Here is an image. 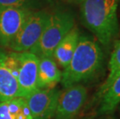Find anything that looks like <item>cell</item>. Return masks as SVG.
Wrapping results in <instances>:
<instances>
[{"label":"cell","mask_w":120,"mask_h":119,"mask_svg":"<svg viewBox=\"0 0 120 119\" xmlns=\"http://www.w3.org/2000/svg\"><path fill=\"white\" fill-rule=\"evenodd\" d=\"M19 68L17 80L21 97H26L37 90L40 58L29 51L16 52Z\"/></svg>","instance_id":"obj_6"},{"label":"cell","mask_w":120,"mask_h":119,"mask_svg":"<svg viewBox=\"0 0 120 119\" xmlns=\"http://www.w3.org/2000/svg\"><path fill=\"white\" fill-rule=\"evenodd\" d=\"M88 91L81 83L64 87L60 90L54 119H74L86 102Z\"/></svg>","instance_id":"obj_5"},{"label":"cell","mask_w":120,"mask_h":119,"mask_svg":"<svg viewBox=\"0 0 120 119\" xmlns=\"http://www.w3.org/2000/svg\"><path fill=\"white\" fill-rule=\"evenodd\" d=\"M119 0H84L81 16L84 26L104 47L110 46L119 32L117 16Z\"/></svg>","instance_id":"obj_2"},{"label":"cell","mask_w":120,"mask_h":119,"mask_svg":"<svg viewBox=\"0 0 120 119\" xmlns=\"http://www.w3.org/2000/svg\"><path fill=\"white\" fill-rule=\"evenodd\" d=\"M98 113L100 115L111 114L120 104V76L114 80L100 99Z\"/></svg>","instance_id":"obj_14"},{"label":"cell","mask_w":120,"mask_h":119,"mask_svg":"<svg viewBox=\"0 0 120 119\" xmlns=\"http://www.w3.org/2000/svg\"><path fill=\"white\" fill-rule=\"evenodd\" d=\"M119 2H120V0H119Z\"/></svg>","instance_id":"obj_18"},{"label":"cell","mask_w":120,"mask_h":119,"mask_svg":"<svg viewBox=\"0 0 120 119\" xmlns=\"http://www.w3.org/2000/svg\"><path fill=\"white\" fill-rule=\"evenodd\" d=\"M80 36L78 28L75 26L59 43L52 56L57 66L64 69L68 65L78 46Z\"/></svg>","instance_id":"obj_11"},{"label":"cell","mask_w":120,"mask_h":119,"mask_svg":"<svg viewBox=\"0 0 120 119\" xmlns=\"http://www.w3.org/2000/svg\"><path fill=\"white\" fill-rule=\"evenodd\" d=\"M50 13L45 11L31 12L9 46L13 52H26L37 43Z\"/></svg>","instance_id":"obj_4"},{"label":"cell","mask_w":120,"mask_h":119,"mask_svg":"<svg viewBox=\"0 0 120 119\" xmlns=\"http://www.w3.org/2000/svg\"><path fill=\"white\" fill-rule=\"evenodd\" d=\"M0 119H33L31 112L24 97L0 102Z\"/></svg>","instance_id":"obj_12"},{"label":"cell","mask_w":120,"mask_h":119,"mask_svg":"<svg viewBox=\"0 0 120 119\" xmlns=\"http://www.w3.org/2000/svg\"><path fill=\"white\" fill-rule=\"evenodd\" d=\"M60 90L57 88L37 89L26 97L33 119H52L54 116Z\"/></svg>","instance_id":"obj_7"},{"label":"cell","mask_w":120,"mask_h":119,"mask_svg":"<svg viewBox=\"0 0 120 119\" xmlns=\"http://www.w3.org/2000/svg\"><path fill=\"white\" fill-rule=\"evenodd\" d=\"M33 0H0V7L28 9L32 4Z\"/></svg>","instance_id":"obj_15"},{"label":"cell","mask_w":120,"mask_h":119,"mask_svg":"<svg viewBox=\"0 0 120 119\" xmlns=\"http://www.w3.org/2000/svg\"><path fill=\"white\" fill-rule=\"evenodd\" d=\"M30 12L28 9L0 7V46L9 47Z\"/></svg>","instance_id":"obj_8"},{"label":"cell","mask_w":120,"mask_h":119,"mask_svg":"<svg viewBox=\"0 0 120 119\" xmlns=\"http://www.w3.org/2000/svg\"><path fill=\"white\" fill-rule=\"evenodd\" d=\"M120 76V40L115 42L113 50L109 62V74L99 88L97 93V97L98 99L102 97L105 92L109 89L114 80Z\"/></svg>","instance_id":"obj_13"},{"label":"cell","mask_w":120,"mask_h":119,"mask_svg":"<svg viewBox=\"0 0 120 119\" xmlns=\"http://www.w3.org/2000/svg\"><path fill=\"white\" fill-rule=\"evenodd\" d=\"M5 53L0 50V102L21 97L17 78L5 63Z\"/></svg>","instance_id":"obj_10"},{"label":"cell","mask_w":120,"mask_h":119,"mask_svg":"<svg viewBox=\"0 0 120 119\" xmlns=\"http://www.w3.org/2000/svg\"><path fill=\"white\" fill-rule=\"evenodd\" d=\"M69 1L74 2H77V3H81L84 0H69Z\"/></svg>","instance_id":"obj_16"},{"label":"cell","mask_w":120,"mask_h":119,"mask_svg":"<svg viewBox=\"0 0 120 119\" xmlns=\"http://www.w3.org/2000/svg\"><path fill=\"white\" fill-rule=\"evenodd\" d=\"M75 26V16L71 12L58 11L50 13L39 40L29 52L39 58L52 57L55 48Z\"/></svg>","instance_id":"obj_3"},{"label":"cell","mask_w":120,"mask_h":119,"mask_svg":"<svg viewBox=\"0 0 120 119\" xmlns=\"http://www.w3.org/2000/svg\"><path fill=\"white\" fill-rule=\"evenodd\" d=\"M104 53L98 40L80 36L78 46L68 65L62 72L64 87L93 80L103 68Z\"/></svg>","instance_id":"obj_1"},{"label":"cell","mask_w":120,"mask_h":119,"mask_svg":"<svg viewBox=\"0 0 120 119\" xmlns=\"http://www.w3.org/2000/svg\"><path fill=\"white\" fill-rule=\"evenodd\" d=\"M119 108H120V104H119Z\"/></svg>","instance_id":"obj_17"},{"label":"cell","mask_w":120,"mask_h":119,"mask_svg":"<svg viewBox=\"0 0 120 119\" xmlns=\"http://www.w3.org/2000/svg\"><path fill=\"white\" fill-rule=\"evenodd\" d=\"M62 72L53 57H40L38 67L37 88H55L61 81Z\"/></svg>","instance_id":"obj_9"}]
</instances>
